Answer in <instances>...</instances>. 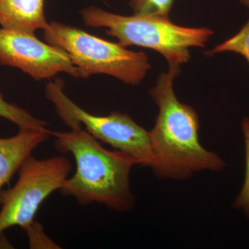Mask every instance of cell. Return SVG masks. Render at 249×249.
Segmentation results:
<instances>
[{"label": "cell", "instance_id": "277c9868", "mask_svg": "<svg viewBox=\"0 0 249 249\" xmlns=\"http://www.w3.org/2000/svg\"><path fill=\"white\" fill-rule=\"evenodd\" d=\"M43 31L47 43L67 52L79 78L106 74L125 84L137 85L151 69L143 52L128 50L119 42H109L78 28L52 22Z\"/></svg>", "mask_w": 249, "mask_h": 249}, {"label": "cell", "instance_id": "9c48e42d", "mask_svg": "<svg viewBox=\"0 0 249 249\" xmlns=\"http://www.w3.org/2000/svg\"><path fill=\"white\" fill-rule=\"evenodd\" d=\"M45 0H0V26L34 34L48 27Z\"/></svg>", "mask_w": 249, "mask_h": 249}, {"label": "cell", "instance_id": "4fadbf2b", "mask_svg": "<svg viewBox=\"0 0 249 249\" xmlns=\"http://www.w3.org/2000/svg\"><path fill=\"white\" fill-rule=\"evenodd\" d=\"M174 0H130L129 5L134 14L169 17Z\"/></svg>", "mask_w": 249, "mask_h": 249}, {"label": "cell", "instance_id": "6da1fadb", "mask_svg": "<svg viewBox=\"0 0 249 249\" xmlns=\"http://www.w3.org/2000/svg\"><path fill=\"white\" fill-rule=\"evenodd\" d=\"M179 68L169 66L149 91L159 108L155 126L149 131L154 156L150 168L163 179L185 180L197 172H219L226 167L222 158L201 145L194 108L175 95L174 80Z\"/></svg>", "mask_w": 249, "mask_h": 249}, {"label": "cell", "instance_id": "5b68a950", "mask_svg": "<svg viewBox=\"0 0 249 249\" xmlns=\"http://www.w3.org/2000/svg\"><path fill=\"white\" fill-rule=\"evenodd\" d=\"M71 168L64 156L45 160L28 157L18 170L16 184L0 191V234L16 226L24 229L34 222L40 205L60 190Z\"/></svg>", "mask_w": 249, "mask_h": 249}, {"label": "cell", "instance_id": "5bb4252c", "mask_svg": "<svg viewBox=\"0 0 249 249\" xmlns=\"http://www.w3.org/2000/svg\"><path fill=\"white\" fill-rule=\"evenodd\" d=\"M29 237L31 249H59V246L46 235L42 226L36 221L24 229Z\"/></svg>", "mask_w": 249, "mask_h": 249}, {"label": "cell", "instance_id": "9a60e30c", "mask_svg": "<svg viewBox=\"0 0 249 249\" xmlns=\"http://www.w3.org/2000/svg\"><path fill=\"white\" fill-rule=\"evenodd\" d=\"M241 4L249 9V0H240Z\"/></svg>", "mask_w": 249, "mask_h": 249}, {"label": "cell", "instance_id": "8fae6325", "mask_svg": "<svg viewBox=\"0 0 249 249\" xmlns=\"http://www.w3.org/2000/svg\"><path fill=\"white\" fill-rule=\"evenodd\" d=\"M222 52H234L240 54L247 59L249 63V19L237 34L220 45L216 46L206 53L213 55Z\"/></svg>", "mask_w": 249, "mask_h": 249}, {"label": "cell", "instance_id": "30bf717a", "mask_svg": "<svg viewBox=\"0 0 249 249\" xmlns=\"http://www.w3.org/2000/svg\"><path fill=\"white\" fill-rule=\"evenodd\" d=\"M0 117L7 119L19 129H45L47 124L23 108L5 101L0 93Z\"/></svg>", "mask_w": 249, "mask_h": 249}, {"label": "cell", "instance_id": "8992f818", "mask_svg": "<svg viewBox=\"0 0 249 249\" xmlns=\"http://www.w3.org/2000/svg\"><path fill=\"white\" fill-rule=\"evenodd\" d=\"M46 96L67 126L81 124L98 141L128 154L137 165L151 167L154 156L149 131L142 128L130 116L120 112H112L107 116L90 114L65 94L63 85L59 80L47 85Z\"/></svg>", "mask_w": 249, "mask_h": 249}, {"label": "cell", "instance_id": "ba28073f", "mask_svg": "<svg viewBox=\"0 0 249 249\" xmlns=\"http://www.w3.org/2000/svg\"><path fill=\"white\" fill-rule=\"evenodd\" d=\"M48 129H19L14 137L0 138V191L23 162L50 137Z\"/></svg>", "mask_w": 249, "mask_h": 249}, {"label": "cell", "instance_id": "7c38bea8", "mask_svg": "<svg viewBox=\"0 0 249 249\" xmlns=\"http://www.w3.org/2000/svg\"><path fill=\"white\" fill-rule=\"evenodd\" d=\"M245 145V175L244 183L238 196L234 201L233 207L242 211L249 219V119L245 117L242 123Z\"/></svg>", "mask_w": 249, "mask_h": 249}, {"label": "cell", "instance_id": "7a4b0ae2", "mask_svg": "<svg viewBox=\"0 0 249 249\" xmlns=\"http://www.w3.org/2000/svg\"><path fill=\"white\" fill-rule=\"evenodd\" d=\"M68 127L69 132L50 131L57 150L71 154L76 164V172L65 180L60 193L81 206L97 203L116 213L133 209L135 197L129 177L135 160L125 152L105 148L81 124Z\"/></svg>", "mask_w": 249, "mask_h": 249}, {"label": "cell", "instance_id": "3957f363", "mask_svg": "<svg viewBox=\"0 0 249 249\" xmlns=\"http://www.w3.org/2000/svg\"><path fill=\"white\" fill-rule=\"evenodd\" d=\"M82 18L88 27L104 28L124 47L135 46L161 54L169 66L179 67L191 58L193 47H204L213 32L209 28L178 25L169 17L134 14L124 16L91 6L83 10Z\"/></svg>", "mask_w": 249, "mask_h": 249}, {"label": "cell", "instance_id": "52a82bcc", "mask_svg": "<svg viewBox=\"0 0 249 249\" xmlns=\"http://www.w3.org/2000/svg\"><path fill=\"white\" fill-rule=\"evenodd\" d=\"M0 65L19 69L36 80L60 73L79 78L67 52L42 42L34 34L16 29H0Z\"/></svg>", "mask_w": 249, "mask_h": 249}]
</instances>
